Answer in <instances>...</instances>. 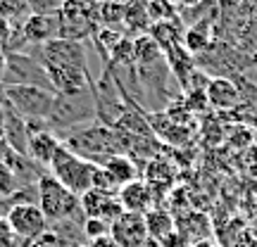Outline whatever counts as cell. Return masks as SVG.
<instances>
[{
    "mask_svg": "<svg viewBox=\"0 0 257 247\" xmlns=\"http://www.w3.org/2000/svg\"><path fill=\"white\" fill-rule=\"evenodd\" d=\"M3 98L27 121H48L57 93L38 86H3Z\"/></svg>",
    "mask_w": 257,
    "mask_h": 247,
    "instance_id": "5",
    "label": "cell"
},
{
    "mask_svg": "<svg viewBox=\"0 0 257 247\" xmlns=\"http://www.w3.org/2000/svg\"><path fill=\"white\" fill-rule=\"evenodd\" d=\"M10 31H12V27H10L5 19H0V53H5V46H8V38H10Z\"/></svg>",
    "mask_w": 257,
    "mask_h": 247,
    "instance_id": "25",
    "label": "cell"
},
{
    "mask_svg": "<svg viewBox=\"0 0 257 247\" xmlns=\"http://www.w3.org/2000/svg\"><path fill=\"white\" fill-rule=\"evenodd\" d=\"M38 207L50 223H64L81 216V197L64 188L55 176L46 174L38 178Z\"/></svg>",
    "mask_w": 257,
    "mask_h": 247,
    "instance_id": "2",
    "label": "cell"
},
{
    "mask_svg": "<svg viewBox=\"0 0 257 247\" xmlns=\"http://www.w3.org/2000/svg\"><path fill=\"white\" fill-rule=\"evenodd\" d=\"M100 166L105 169V174L110 176L112 185H114L117 190H121V188L126 183H131V181H138V178H141V171H138L136 162L128 155H114V157H110V159H105Z\"/></svg>",
    "mask_w": 257,
    "mask_h": 247,
    "instance_id": "14",
    "label": "cell"
},
{
    "mask_svg": "<svg viewBox=\"0 0 257 247\" xmlns=\"http://www.w3.org/2000/svg\"><path fill=\"white\" fill-rule=\"evenodd\" d=\"M191 247H219V245H217L212 238H207V240H198V242H193Z\"/></svg>",
    "mask_w": 257,
    "mask_h": 247,
    "instance_id": "30",
    "label": "cell"
},
{
    "mask_svg": "<svg viewBox=\"0 0 257 247\" xmlns=\"http://www.w3.org/2000/svg\"><path fill=\"white\" fill-rule=\"evenodd\" d=\"M88 247H119L114 242L112 235H105V238H98V240H91V242H86Z\"/></svg>",
    "mask_w": 257,
    "mask_h": 247,
    "instance_id": "26",
    "label": "cell"
},
{
    "mask_svg": "<svg viewBox=\"0 0 257 247\" xmlns=\"http://www.w3.org/2000/svg\"><path fill=\"white\" fill-rule=\"evenodd\" d=\"M148 17L153 19V22H172L176 19V5L172 0H148Z\"/></svg>",
    "mask_w": 257,
    "mask_h": 247,
    "instance_id": "20",
    "label": "cell"
},
{
    "mask_svg": "<svg viewBox=\"0 0 257 247\" xmlns=\"http://www.w3.org/2000/svg\"><path fill=\"white\" fill-rule=\"evenodd\" d=\"M74 247H88V245H74Z\"/></svg>",
    "mask_w": 257,
    "mask_h": 247,
    "instance_id": "31",
    "label": "cell"
},
{
    "mask_svg": "<svg viewBox=\"0 0 257 247\" xmlns=\"http://www.w3.org/2000/svg\"><path fill=\"white\" fill-rule=\"evenodd\" d=\"M5 69H8V53H0V83L5 76Z\"/></svg>",
    "mask_w": 257,
    "mask_h": 247,
    "instance_id": "29",
    "label": "cell"
},
{
    "mask_svg": "<svg viewBox=\"0 0 257 247\" xmlns=\"http://www.w3.org/2000/svg\"><path fill=\"white\" fill-rule=\"evenodd\" d=\"M110 235L119 247H141L150 235L146 226V214L136 211H124L119 219L112 223Z\"/></svg>",
    "mask_w": 257,
    "mask_h": 247,
    "instance_id": "10",
    "label": "cell"
},
{
    "mask_svg": "<svg viewBox=\"0 0 257 247\" xmlns=\"http://www.w3.org/2000/svg\"><path fill=\"white\" fill-rule=\"evenodd\" d=\"M3 86H38L53 91L46 67L38 57L29 53H8V69L3 76Z\"/></svg>",
    "mask_w": 257,
    "mask_h": 247,
    "instance_id": "7",
    "label": "cell"
},
{
    "mask_svg": "<svg viewBox=\"0 0 257 247\" xmlns=\"http://www.w3.org/2000/svg\"><path fill=\"white\" fill-rule=\"evenodd\" d=\"M5 219H8L10 228L15 230L22 242L38 238L41 233H46L50 221L46 219V214L41 211L38 204H17V207H10L5 211Z\"/></svg>",
    "mask_w": 257,
    "mask_h": 247,
    "instance_id": "8",
    "label": "cell"
},
{
    "mask_svg": "<svg viewBox=\"0 0 257 247\" xmlns=\"http://www.w3.org/2000/svg\"><path fill=\"white\" fill-rule=\"evenodd\" d=\"M0 247H22V240L15 235V230L10 228L5 216H0Z\"/></svg>",
    "mask_w": 257,
    "mask_h": 247,
    "instance_id": "24",
    "label": "cell"
},
{
    "mask_svg": "<svg viewBox=\"0 0 257 247\" xmlns=\"http://www.w3.org/2000/svg\"><path fill=\"white\" fill-rule=\"evenodd\" d=\"M81 214H83V219L95 216V219H102V221H107V223H114L124 214V207H121L117 192L91 188L88 192L81 195Z\"/></svg>",
    "mask_w": 257,
    "mask_h": 247,
    "instance_id": "9",
    "label": "cell"
},
{
    "mask_svg": "<svg viewBox=\"0 0 257 247\" xmlns=\"http://www.w3.org/2000/svg\"><path fill=\"white\" fill-rule=\"evenodd\" d=\"M95 171H98V164H93L88 159H81V157L74 155L72 150H67L64 145L57 147L53 159H50V164H48V174L55 176L64 188L76 192L79 197L93 188Z\"/></svg>",
    "mask_w": 257,
    "mask_h": 247,
    "instance_id": "4",
    "label": "cell"
},
{
    "mask_svg": "<svg viewBox=\"0 0 257 247\" xmlns=\"http://www.w3.org/2000/svg\"><path fill=\"white\" fill-rule=\"evenodd\" d=\"M176 8H181V10H188V8H195V5H200L202 0H172Z\"/></svg>",
    "mask_w": 257,
    "mask_h": 247,
    "instance_id": "27",
    "label": "cell"
},
{
    "mask_svg": "<svg viewBox=\"0 0 257 247\" xmlns=\"http://www.w3.org/2000/svg\"><path fill=\"white\" fill-rule=\"evenodd\" d=\"M146 226H148V235L157 242H162L165 238H169L176 230V219L162 207H155L146 214Z\"/></svg>",
    "mask_w": 257,
    "mask_h": 247,
    "instance_id": "15",
    "label": "cell"
},
{
    "mask_svg": "<svg viewBox=\"0 0 257 247\" xmlns=\"http://www.w3.org/2000/svg\"><path fill=\"white\" fill-rule=\"evenodd\" d=\"M27 247H64V240H62L60 233H55V230L48 228L46 233H41L38 238L29 240Z\"/></svg>",
    "mask_w": 257,
    "mask_h": 247,
    "instance_id": "22",
    "label": "cell"
},
{
    "mask_svg": "<svg viewBox=\"0 0 257 247\" xmlns=\"http://www.w3.org/2000/svg\"><path fill=\"white\" fill-rule=\"evenodd\" d=\"M29 5L34 15H57L64 0H29Z\"/></svg>",
    "mask_w": 257,
    "mask_h": 247,
    "instance_id": "23",
    "label": "cell"
},
{
    "mask_svg": "<svg viewBox=\"0 0 257 247\" xmlns=\"http://www.w3.org/2000/svg\"><path fill=\"white\" fill-rule=\"evenodd\" d=\"M112 230V223H107V221L102 219H95V216H91V219H83L81 223V233L83 238L88 240H98V238H105V235H110Z\"/></svg>",
    "mask_w": 257,
    "mask_h": 247,
    "instance_id": "21",
    "label": "cell"
},
{
    "mask_svg": "<svg viewBox=\"0 0 257 247\" xmlns=\"http://www.w3.org/2000/svg\"><path fill=\"white\" fill-rule=\"evenodd\" d=\"M60 138H62V145L67 150H72L74 155L88 159L93 164H102L105 159H110L114 155H124V145H121L117 128L107 126L98 119L69 128Z\"/></svg>",
    "mask_w": 257,
    "mask_h": 247,
    "instance_id": "1",
    "label": "cell"
},
{
    "mask_svg": "<svg viewBox=\"0 0 257 247\" xmlns=\"http://www.w3.org/2000/svg\"><path fill=\"white\" fill-rule=\"evenodd\" d=\"M98 119V105H95V95L93 88L86 93H76V95H57L53 112L48 117V128L55 131L57 136H62L64 131L76 128L81 124Z\"/></svg>",
    "mask_w": 257,
    "mask_h": 247,
    "instance_id": "3",
    "label": "cell"
},
{
    "mask_svg": "<svg viewBox=\"0 0 257 247\" xmlns=\"http://www.w3.org/2000/svg\"><path fill=\"white\" fill-rule=\"evenodd\" d=\"M22 31L31 46H46L48 41L60 38L57 29V15H31L22 24Z\"/></svg>",
    "mask_w": 257,
    "mask_h": 247,
    "instance_id": "13",
    "label": "cell"
},
{
    "mask_svg": "<svg viewBox=\"0 0 257 247\" xmlns=\"http://www.w3.org/2000/svg\"><path fill=\"white\" fill-rule=\"evenodd\" d=\"M188 55H202L212 48V31H210V22H200V24H193L184 31V43Z\"/></svg>",
    "mask_w": 257,
    "mask_h": 247,
    "instance_id": "16",
    "label": "cell"
},
{
    "mask_svg": "<svg viewBox=\"0 0 257 247\" xmlns=\"http://www.w3.org/2000/svg\"><path fill=\"white\" fill-rule=\"evenodd\" d=\"M205 95H207L210 107L219 112H229L243 102V95H240V88L236 86V81L233 79H224V76L210 79L207 86H205Z\"/></svg>",
    "mask_w": 257,
    "mask_h": 247,
    "instance_id": "11",
    "label": "cell"
},
{
    "mask_svg": "<svg viewBox=\"0 0 257 247\" xmlns=\"http://www.w3.org/2000/svg\"><path fill=\"white\" fill-rule=\"evenodd\" d=\"M98 19L105 27L121 24V22H126V5L119 3V0H102L98 5Z\"/></svg>",
    "mask_w": 257,
    "mask_h": 247,
    "instance_id": "18",
    "label": "cell"
},
{
    "mask_svg": "<svg viewBox=\"0 0 257 247\" xmlns=\"http://www.w3.org/2000/svg\"><path fill=\"white\" fill-rule=\"evenodd\" d=\"M8 152H10V145H8V140H5V136H3V128H0V159H5Z\"/></svg>",
    "mask_w": 257,
    "mask_h": 247,
    "instance_id": "28",
    "label": "cell"
},
{
    "mask_svg": "<svg viewBox=\"0 0 257 247\" xmlns=\"http://www.w3.org/2000/svg\"><path fill=\"white\" fill-rule=\"evenodd\" d=\"M95 17H98V8L91 0H64V5L57 12L60 38L86 41L95 36Z\"/></svg>",
    "mask_w": 257,
    "mask_h": 247,
    "instance_id": "6",
    "label": "cell"
},
{
    "mask_svg": "<svg viewBox=\"0 0 257 247\" xmlns=\"http://www.w3.org/2000/svg\"><path fill=\"white\" fill-rule=\"evenodd\" d=\"M19 188H22V183H19L15 169H12L5 159H0V200H8V197H12Z\"/></svg>",
    "mask_w": 257,
    "mask_h": 247,
    "instance_id": "19",
    "label": "cell"
},
{
    "mask_svg": "<svg viewBox=\"0 0 257 247\" xmlns=\"http://www.w3.org/2000/svg\"><path fill=\"white\" fill-rule=\"evenodd\" d=\"M119 202L124 211L148 214L150 209H155V190H153V185H148V181L138 178L119 190Z\"/></svg>",
    "mask_w": 257,
    "mask_h": 247,
    "instance_id": "12",
    "label": "cell"
},
{
    "mask_svg": "<svg viewBox=\"0 0 257 247\" xmlns=\"http://www.w3.org/2000/svg\"><path fill=\"white\" fill-rule=\"evenodd\" d=\"M31 15L29 0H0V19H5L10 27H22Z\"/></svg>",
    "mask_w": 257,
    "mask_h": 247,
    "instance_id": "17",
    "label": "cell"
}]
</instances>
